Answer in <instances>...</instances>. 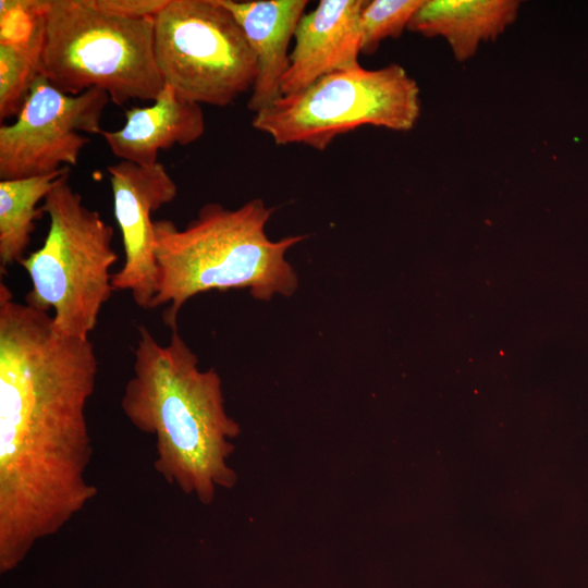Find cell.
<instances>
[{"label": "cell", "mask_w": 588, "mask_h": 588, "mask_svg": "<svg viewBox=\"0 0 588 588\" xmlns=\"http://www.w3.org/2000/svg\"><path fill=\"white\" fill-rule=\"evenodd\" d=\"M98 372L89 339L0 283V573L15 569L97 494L86 419Z\"/></svg>", "instance_id": "cell-1"}, {"label": "cell", "mask_w": 588, "mask_h": 588, "mask_svg": "<svg viewBox=\"0 0 588 588\" xmlns=\"http://www.w3.org/2000/svg\"><path fill=\"white\" fill-rule=\"evenodd\" d=\"M121 408L136 429L155 436L154 467L169 485L206 505L218 488L235 486L228 460L240 425L225 411L219 373L199 368L177 330L160 344L146 326L138 327Z\"/></svg>", "instance_id": "cell-2"}, {"label": "cell", "mask_w": 588, "mask_h": 588, "mask_svg": "<svg viewBox=\"0 0 588 588\" xmlns=\"http://www.w3.org/2000/svg\"><path fill=\"white\" fill-rule=\"evenodd\" d=\"M273 211L253 198L236 209L206 204L184 229L154 221L158 279L151 309L166 306L162 320L171 331L183 305L205 292L246 289L262 302L295 293L298 277L286 253L306 236L271 240L266 226Z\"/></svg>", "instance_id": "cell-3"}, {"label": "cell", "mask_w": 588, "mask_h": 588, "mask_svg": "<svg viewBox=\"0 0 588 588\" xmlns=\"http://www.w3.org/2000/svg\"><path fill=\"white\" fill-rule=\"evenodd\" d=\"M40 209L49 218L46 238L19 262L30 280L24 303L53 310L58 333L89 339L114 291L110 273L118 259L114 230L72 188L69 168L54 181Z\"/></svg>", "instance_id": "cell-4"}, {"label": "cell", "mask_w": 588, "mask_h": 588, "mask_svg": "<svg viewBox=\"0 0 588 588\" xmlns=\"http://www.w3.org/2000/svg\"><path fill=\"white\" fill-rule=\"evenodd\" d=\"M41 74L66 95L105 90L119 106L155 101L164 83L154 50V17L128 19L91 0H48Z\"/></svg>", "instance_id": "cell-5"}, {"label": "cell", "mask_w": 588, "mask_h": 588, "mask_svg": "<svg viewBox=\"0 0 588 588\" xmlns=\"http://www.w3.org/2000/svg\"><path fill=\"white\" fill-rule=\"evenodd\" d=\"M419 114L418 85L403 66L367 70L359 64L281 96L255 113L252 125L277 145L324 150L338 136L365 125L408 131Z\"/></svg>", "instance_id": "cell-6"}, {"label": "cell", "mask_w": 588, "mask_h": 588, "mask_svg": "<svg viewBox=\"0 0 588 588\" xmlns=\"http://www.w3.org/2000/svg\"><path fill=\"white\" fill-rule=\"evenodd\" d=\"M154 50L164 85L198 105L225 107L255 82L253 50L219 0H169L154 17Z\"/></svg>", "instance_id": "cell-7"}, {"label": "cell", "mask_w": 588, "mask_h": 588, "mask_svg": "<svg viewBox=\"0 0 588 588\" xmlns=\"http://www.w3.org/2000/svg\"><path fill=\"white\" fill-rule=\"evenodd\" d=\"M109 95L90 88L66 95L41 74L15 121L0 126V180L54 173L62 164L76 166L86 135L99 134Z\"/></svg>", "instance_id": "cell-8"}, {"label": "cell", "mask_w": 588, "mask_h": 588, "mask_svg": "<svg viewBox=\"0 0 588 588\" xmlns=\"http://www.w3.org/2000/svg\"><path fill=\"white\" fill-rule=\"evenodd\" d=\"M107 170L124 248V262L111 283L114 290L130 291L133 302L148 310L158 279L151 216L175 198L177 186L160 162L143 167L120 160Z\"/></svg>", "instance_id": "cell-9"}, {"label": "cell", "mask_w": 588, "mask_h": 588, "mask_svg": "<svg viewBox=\"0 0 588 588\" xmlns=\"http://www.w3.org/2000/svg\"><path fill=\"white\" fill-rule=\"evenodd\" d=\"M365 0H321L302 16L281 93L295 94L320 77L359 65V17Z\"/></svg>", "instance_id": "cell-10"}, {"label": "cell", "mask_w": 588, "mask_h": 588, "mask_svg": "<svg viewBox=\"0 0 588 588\" xmlns=\"http://www.w3.org/2000/svg\"><path fill=\"white\" fill-rule=\"evenodd\" d=\"M236 19L256 60V77L247 108L254 114L281 96L290 65L289 46L305 14L307 0H219Z\"/></svg>", "instance_id": "cell-11"}, {"label": "cell", "mask_w": 588, "mask_h": 588, "mask_svg": "<svg viewBox=\"0 0 588 588\" xmlns=\"http://www.w3.org/2000/svg\"><path fill=\"white\" fill-rule=\"evenodd\" d=\"M125 124L117 131H103L113 156L123 161L149 167L158 152L173 145H189L205 132L200 105L180 97L169 85L148 107H132L125 111Z\"/></svg>", "instance_id": "cell-12"}, {"label": "cell", "mask_w": 588, "mask_h": 588, "mask_svg": "<svg viewBox=\"0 0 588 588\" xmlns=\"http://www.w3.org/2000/svg\"><path fill=\"white\" fill-rule=\"evenodd\" d=\"M46 1H0V120L20 113L41 75Z\"/></svg>", "instance_id": "cell-13"}, {"label": "cell", "mask_w": 588, "mask_h": 588, "mask_svg": "<svg viewBox=\"0 0 588 588\" xmlns=\"http://www.w3.org/2000/svg\"><path fill=\"white\" fill-rule=\"evenodd\" d=\"M518 9L516 0H424L407 29L444 37L455 59L465 61L514 23Z\"/></svg>", "instance_id": "cell-14"}, {"label": "cell", "mask_w": 588, "mask_h": 588, "mask_svg": "<svg viewBox=\"0 0 588 588\" xmlns=\"http://www.w3.org/2000/svg\"><path fill=\"white\" fill-rule=\"evenodd\" d=\"M17 180H0V270L20 262L35 231V220L42 213L37 208L54 181L66 170Z\"/></svg>", "instance_id": "cell-15"}, {"label": "cell", "mask_w": 588, "mask_h": 588, "mask_svg": "<svg viewBox=\"0 0 588 588\" xmlns=\"http://www.w3.org/2000/svg\"><path fill=\"white\" fill-rule=\"evenodd\" d=\"M424 0L365 1L359 17L360 53H373L382 40L399 37Z\"/></svg>", "instance_id": "cell-16"}, {"label": "cell", "mask_w": 588, "mask_h": 588, "mask_svg": "<svg viewBox=\"0 0 588 588\" xmlns=\"http://www.w3.org/2000/svg\"><path fill=\"white\" fill-rule=\"evenodd\" d=\"M169 0H91L107 13L128 19L155 17Z\"/></svg>", "instance_id": "cell-17"}]
</instances>
